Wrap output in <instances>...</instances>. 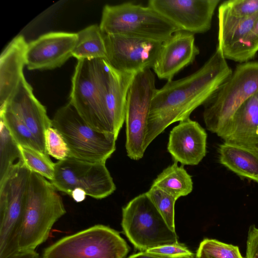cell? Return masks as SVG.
I'll return each instance as SVG.
<instances>
[{"label":"cell","instance_id":"cell-1","mask_svg":"<svg viewBox=\"0 0 258 258\" xmlns=\"http://www.w3.org/2000/svg\"><path fill=\"white\" fill-rule=\"evenodd\" d=\"M232 72L217 47L196 72L182 79L167 81L157 89L151 103L145 148L169 125L189 118L193 111L204 105Z\"/></svg>","mask_w":258,"mask_h":258},{"label":"cell","instance_id":"cell-2","mask_svg":"<svg viewBox=\"0 0 258 258\" xmlns=\"http://www.w3.org/2000/svg\"><path fill=\"white\" fill-rule=\"evenodd\" d=\"M66 213L62 198L51 182L31 172L18 237L19 251L35 250Z\"/></svg>","mask_w":258,"mask_h":258},{"label":"cell","instance_id":"cell-3","mask_svg":"<svg viewBox=\"0 0 258 258\" xmlns=\"http://www.w3.org/2000/svg\"><path fill=\"white\" fill-rule=\"evenodd\" d=\"M99 26L104 34H118L161 42L180 30L150 6L131 2L104 6Z\"/></svg>","mask_w":258,"mask_h":258},{"label":"cell","instance_id":"cell-4","mask_svg":"<svg viewBox=\"0 0 258 258\" xmlns=\"http://www.w3.org/2000/svg\"><path fill=\"white\" fill-rule=\"evenodd\" d=\"M257 92L258 61L237 65L204 104L203 118L207 129L219 136L239 107Z\"/></svg>","mask_w":258,"mask_h":258},{"label":"cell","instance_id":"cell-5","mask_svg":"<svg viewBox=\"0 0 258 258\" xmlns=\"http://www.w3.org/2000/svg\"><path fill=\"white\" fill-rule=\"evenodd\" d=\"M51 120L52 126L63 137L70 157L106 163L116 150L117 138L93 129L70 102L59 108Z\"/></svg>","mask_w":258,"mask_h":258},{"label":"cell","instance_id":"cell-6","mask_svg":"<svg viewBox=\"0 0 258 258\" xmlns=\"http://www.w3.org/2000/svg\"><path fill=\"white\" fill-rule=\"evenodd\" d=\"M128 250L117 231L97 224L56 241L42 258H124Z\"/></svg>","mask_w":258,"mask_h":258},{"label":"cell","instance_id":"cell-7","mask_svg":"<svg viewBox=\"0 0 258 258\" xmlns=\"http://www.w3.org/2000/svg\"><path fill=\"white\" fill-rule=\"evenodd\" d=\"M121 224L129 241L141 251L178 242L175 231L168 227L146 192L122 208Z\"/></svg>","mask_w":258,"mask_h":258},{"label":"cell","instance_id":"cell-8","mask_svg":"<svg viewBox=\"0 0 258 258\" xmlns=\"http://www.w3.org/2000/svg\"><path fill=\"white\" fill-rule=\"evenodd\" d=\"M31 172L24 164H20L0 180V258L19 252L18 237Z\"/></svg>","mask_w":258,"mask_h":258},{"label":"cell","instance_id":"cell-9","mask_svg":"<svg viewBox=\"0 0 258 258\" xmlns=\"http://www.w3.org/2000/svg\"><path fill=\"white\" fill-rule=\"evenodd\" d=\"M157 89L151 69L135 75L128 91L125 110V149L131 159L143 158L151 103Z\"/></svg>","mask_w":258,"mask_h":258},{"label":"cell","instance_id":"cell-10","mask_svg":"<svg viewBox=\"0 0 258 258\" xmlns=\"http://www.w3.org/2000/svg\"><path fill=\"white\" fill-rule=\"evenodd\" d=\"M57 191L71 196L75 189L87 196L102 199L113 194L116 186L104 162H91L68 157L55 163V171L50 181Z\"/></svg>","mask_w":258,"mask_h":258},{"label":"cell","instance_id":"cell-11","mask_svg":"<svg viewBox=\"0 0 258 258\" xmlns=\"http://www.w3.org/2000/svg\"><path fill=\"white\" fill-rule=\"evenodd\" d=\"M100 59L78 61L72 78L69 102L93 129L112 134L101 102Z\"/></svg>","mask_w":258,"mask_h":258},{"label":"cell","instance_id":"cell-12","mask_svg":"<svg viewBox=\"0 0 258 258\" xmlns=\"http://www.w3.org/2000/svg\"><path fill=\"white\" fill-rule=\"evenodd\" d=\"M104 40L108 62L119 71L135 75L153 68L162 44L118 34H104Z\"/></svg>","mask_w":258,"mask_h":258},{"label":"cell","instance_id":"cell-13","mask_svg":"<svg viewBox=\"0 0 258 258\" xmlns=\"http://www.w3.org/2000/svg\"><path fill=\"white\" fill-rule=\"evenodd\" d=\"M220 0H150L148 6L175 25L180 30L204 33L212 25Z\"/></svg>","mask_w":258,"mask_h":258},{"label":"cell","instance_id":"cell-14","mask_svg":"<svg viewBox=\"0 0 258 258\" xmlns=\"http://www.w3.org/2000/svg\"><path fill=\"white\" fill-rule=\"evenodd\" d=\"M135 75L119 71L100 59L101 102L112 133L116 138L125 121L128 91Z\"/></svg>","mask_w":258,"mask_h":258},{"label":"cell","instance_id":"cell-15","mask_svg":"<svg viewBox=\"0 0 258 258\" xmlns=\"http://www.w3.org/2000/svg\"><path fill=\"white\" fill-rule=\"evenodd\" d=\"M77 40V33L52 32L41 35L27 44V69L50 70L60 67L72 56Z\"/></svg>","mask_w":258,"mask_h":258},{"label":"cell","instance_id":"cell-16","mask_svg":"<svg viewBox=\"0 0 258 258\" xmlns=\"http://www.w3.org/2000/svg\"><path fill=\"white\" fill-rule=\"evenodd\" d=\"M7 109L13 113L32 132L42 151L46 153L45 146V131L52 125L45 107L34 96L31 86L24 76L16 90L0 110Z\"/></svg>","mask_w":258,"mask_h":258},{"label":"cell","instance_id":"cell-17","mask_svg":"<svg viewBox=\"0 0 258 258\" xmlns=\"http://www.w3.org/2000/svg\"><path fill=\"white\" fill-rule=\"evenodd\" d=\"M199 53L194 34L179 30L162 42L152 69L159 79L169 81L180 71L191 64Z\"/></svg>","mask_w":258,"mask_h":258},{"label":"cell","instance_id":"cell-18","mask_svg":"<svg viewBox=\"0 0 258 258\" xmlns=\"http://www.w3.org/2000/svg\"><path fill=\"white\" fill-rule=\"evenodd\" d=\"M207 139L204 128L188 118L179 121L170 131L167 150L174 162L197 165L206 156Z\"/></svg>","mask_w":258,"mask_h":258},{"label":"cell","instance_id":"cell-19","mask_svg":"<svg viewBox=\"0 0 258 258\" xmlns=\"http://www.w3.org/2000/svg\"><path fill=\"white\" fill-rule=\"evenodd\" d=\"M27 44L22 35L15 37L0 57V104L4 106L13 95L22 78L26 64Z\"/></svg>","mask_w":258,"mask_h":258},{"label":"cell","instance_id":"cell-20","mask_svg":"<svg viewBox=\"0 0 258 258\" xmlns=\"http://www.w3.org/2000/svg\"><path fill=\"white\" fill-rule=\"evenodd\" d=\"M219 137L224 142L258 147V92L239 107Z\"/></svg>","mask_w":258,"mask_h":258},{"label":"cell","instance_id":"cell-21","mask_svg":"<svg viewBox=\"0 0 258 258\" xmlns=\"http://www.w3.org/2000/svg\"><path fill=\"white\" fill-rule=\"evenodd\" d=\"M220 163L239 176L258 183V147L224 142L218 149Z\"/></svg>","mask_w":258,"mask_h":258},{"label":"cell","instance_id":"cell-22","mask_svg":"<svg viewBox=\"0 0 258 258\" xmlns=\"http://www.w3.org/2000/svg\"><path fill=\"white\" fill-rule=\"evenodd\" d=\"M258 19V13L245 18L218 16V44L223 53L235 46L252 30Z\"/></svg>","mask_w":258,"mask_h":258},{"label":"cell","instance_id":"cell-23","mask_svg":"<svg viewBox=\"0 0 258 258\" xmlns=\"http://www.w3.org/2000/svg\"><path fill=\"white\" fill-rule=\"evenodd\" d=\"M72 56L82 59H106L104 34L100 26L92 25L80 31Z\"/></svg>","mask_w":258,"mask_h":258},{"label":"cell","instance_id":"cell-24","mask_svg":"<svg viewBox=\"0 0 258 258\" xmlns=\"http://www.w3.org/2000/svg\"><path fill=\"white\" fill-rule=\"evenodd\" d=\"M177 200L189 194L193 189L191 176L182 165L174 162L160 173L152 184Z\"/></svg>","mask_w":258,"mask_h":258},{"label":"cell","instance_id":"cell-25","mask_svg":"<svg viewBox=\"0 0 258 258\" xmlns=\"http://www.w3.org/2000/svg\"><path fill=\"white\" fill-rule=\"evenodd\" d=\"M0 124L1 180L16 165L23 164L24 162L19 145L1 120Z\"/></svg>","mask_w":258,"mask_h":258},{"label":"cell","instance_id":"cell-26","mask_svg":"<svg viewBox=\"0 0 258 258\" xmlns=\"http://www.w3.org/2000/svg\"><path fill=\"white\" fill-rule=\"evenodd\" d=\"M0 114L1 120L3 121L18 145L43 152L34 134L13 113L8 110L3 109L0 110Z\"/></svg>","mask_w":258,"mask_h":258},{"label":"cell","instance_id":"cell-27","mask_svg":"<svg viewBox=\"0 0 258 258\" xmlns=\"http://www.w3.org/2000/svg\"><path fill=\"white\" fill-rule=\"evenodd\" d=\"M25 165L31 172L37 173L50 181L54 174L55 163L49 156L40 151L19 145Z\"/></svg>","mask_w":258,"mask_h":258},{"label":"cell","instance_id":"cell-28","mask_svg":"<svg viewBox=\"0 0 258 258\" xmlns=\"http://www.w3.org/2000/svg\"><path fill=\"white\" fill-rule=\"evenodd\" d=\"M258 51V19L249 33L238 44L222 53L226 59L248 62Z\"/></svg>","mask_w":258,"mask_h":258},{"label":"cell","instance_id":"cell-29","mask_svg":"<svg viewBox=\"0 0 258 258\" xmlns=\"http://www.w3.org/2000/svg\"><path fill=\"white\" fill-rule=\"evenodd\" d=\"M146 194L168 227L175 231L174 206L177 200L153 185Z\"/></svg>","mask_w":258,"mask_h":258},{"label":"cell","instance_id":"cell-30","mask_svg":"<svg viewBox=\"0 0 258 258\" xmlns=\"http://www.w3.org/2000/svg\"><path fill=\"white\" fill-rule=\"evenodd\" d=\"M258 13V0H229L219 7L218 16L242 19Z\"/></svg>","mask_w":258,"mask_h":258},{"label":"cell","instance_id":"cell-31","mask_svg":"<svg viewBox=\"0 0 258 258\" xmlns=\"http://www.w3.org/2000/svg\"><path fill=\"white\" fill-rule=\"evenodd\" d=\"M197 251L205 258H243L238 246L213 239L202 241Z\"/></svg>","mask_w":258,"mask_h":258},{"label":"cell","instance_id":"cell-32","mask_svg":"<svg viewBox=\"0 0 258 258\" xmlns=\"http://www.w3.org/2000/svg\"><path fill=\"white\" fill-rule=\"evenodd\" d=\"M45 146L46 153L58 161L70 157L68 146L61 134L52 126L45 131Z\"/></svg>","mask_w":258,"mask_h":258},{"label":"cell","instance_id":"cell-33","mask_svg":"<svg viewBox=\"0 0 258 258\" xmlns=\"http://www.w3.org/2000/svg\"><path fill=\"white\" fill-rule=\"evenodd\" d=\"M146 251L165 258H181L194 256V254L187 247L179 242L159 246Z\"/></svg>","mask_w":258,"mask_h":258},{"label":"cell","instance_id":"cell-34","mask_svg":"<svg viewBox=\"0 0 258 258\" xmlns=\"http://www.w3.org/2000/svg\"><path fill=\"white\" fill-rule=\"evenodd\" d=\"M246 258H258V228L249 227L246 241Z\"/></svg>","mask_w":258,"mask_h":258},{"label":"cell","instance_id":"cell-35","mask_svg":"<svg viewBox=\"0 0 258 258\" xmlns=\"http://www.w3.org/2000/svg\"><path fill=\"white\" fill-rule=\"evenodd\" d=\"M8 258H40L36 250L20 251Z\"/></svg>","mask_w":258,"mask_h":258},{"label":"cell","instance_id":"cell-36","mask_svg":"<svg viewBox=\"0 0 258 258\" xmlns=\"http://www.w3.org/2000/svg\"><path fill=\"white\" fill-rule=\"evenodd\" d=\"M86 196L84 190L80 189H75L72 192L70 196L74 201L79 203L83 201Z\"/></svg>","mask_w":258,"mask_h":258},{"label":"cell","instance_id":"cell-37","mask_svg":"<svg viewBox=\"0 0 258 258\" xmlns=\"http://www.w3.org/2000/svg\"><path fill=\"white\" fill-rule=\"evenodd\" d=\"M127 258H165L145 251H140L130 256Z\"/></svg>","mask_w":258,"mask_h":258},{"label":"cell","instance_id":"cell-38","mask_svg":"<svg viewBox=\"0 0 258 258\" xmlns=\"http://www.w3.org/2000/svg\"><path fill=\"white\" fill-rule=\"evenodd\" d=\"M181 258H196V255L195 256H187V257H181Z\"/></svg>","mask_w":258,"mask_h":258}]
</instances>
